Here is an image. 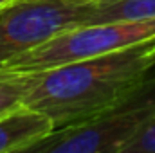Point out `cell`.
<instances>
[{
	"instance_id": "6da1fadb",
	"label": "cell",
	"mask_w": 155,
	"mask_h": 153,
	"mask_svg": "<svg viewBox=\"0 0 155 153\" xmlns=\"http://www.w3.org/2000/svg\"><path fill=\"white\" fill-rule=\"evenodd\" d=\"M155 69V36L94 58L29 74L24 105L56 128L88 121L124 101Z\"/></svg>"
},
{
	"instance_id": "7a4b0ae2",
	"label": "cell",
	"mask_w": 155,
	"mask_h": 153,
	"mask_svg": "<svg viewBox=\"0 0 155 153\" xmlns=\"http://www.w3.org/2000/svg\"><path fill=\"white\" fill-rule=\"evenodd\" d=\"M155 117V69L124 101L79 124L56 128L31 153H121Z\"/></svg>"
},
{
	"instance_id": "3957f363",
	"label": "cell",
	"mask_w": 155,
	"mask_h": 153,
	"mask_svg": "<svg viewBox=\"0 0 155 153\" xmlns=\"http://www.w3.org/2000/svg\"><path fill=\"white\" fill-rule=\"evenodd\" d=\"M155 36V18L83 24L5 61L0 74H35L72 61L94 58Z\"/></svg>"
},
{
	"instance_id": "277c9868",
	"label": "cell",
	"mask_w": 155,
	"mask_h": 153,
	"mask_svg": "<svg viewBox=\"0 0 155 153\" xmlns=\"http://www.w3.org/2000/svg\"><path fill=\"white\" fill-rule=\"evenodd\" d=\"M88 2L16 0L0 9V67L45 43L52 36L81 25Z\"/></svg>"
},
{
	"instance_id": "5b68a950",
	"label": "cell",
	"mask_w": 155,
	"mask_h": 153,
	"mask_svg": "<svg viewBox=\"0 0 155 153\" xmlns=\"http://www.w3.org/2000/svg\"><path fill=\"white\" fill-rule=\"evenodd\" d=\"M51 132L54 122L49 115L20 103L0 115V153H27Z\"/></svg>"
},
{
	"instance_id": "8992f818",
	"label": "cell",
	"mask_w": 155,
	"mask_h": 153,
	"mask_svg": "<svg viewBox=\"0 0 155 153\" xmlns=\"http://www.w3.org/2000/svg\"><path fill=\"white\" fill-rule=\"evenodd\" d=\"M155 18V0H92L87 5L83 24Z\"/></svg>"
},
{
	"instance_id": "52a82bcc",
	"label": "cell",
	"mask_w": 155,
	"mask_h": 153,
	"mask_svg": "<svg viewBox=\"0 0 155 153\" xmlns=\"http://www.w3.org/2000/svg\"><path fill=\"white\" fill-rule=\"evenodd\" d=\"M29 81V74H0V115L22 103Z\"/></svg>"
},
{
	"instance_id": "ba28073f",
	"label": "cell",
	"mask_w": 155,
	"mask_h": 153,
	"mask_svg": "<svg viewBox=\"0 0 155 153\" xmlns=\"http://www.w3.org/2000/svg\"><path fill=\"white\" fill-rule=\"evenodd\" d=\"M121 153H155V117L134 135Z\"/></svg>"
},
{
	"instance_id": "9c48e42d",
	"label": "cell",
	"mask_w": 155,
	"mask_h": 153,
	"mask_svg": "<svg viewBox=\"0 0 155 153\" xmlns=\"http://www.w3.org/2000/svg\"><path fill=\"white\" fill-rule=\"evenodd\" d=\"M13 2H16V0H0V9L5 7V5H9V4H13Z\"/></svg>"
},
{
	"instance_id": "30bf717a",
	"label": "cell",
	"mask_w": 155,
	"mask_h": 153,
	"mask_svg": "<svg viewBox=\"0 0 155 153\" xmlns=\"http://www.w3.org/2000/svg\"><path fill=\"white\" fill-rule=\"evenodd\" d=\"M83 2H92V0H83Z\"/></svg>"
}]
</instances>
